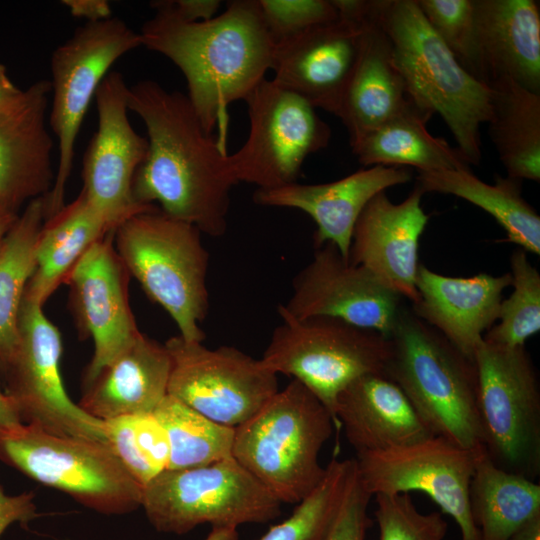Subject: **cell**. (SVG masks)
<instances>
[{
    "instance_id": "obj_36",
    "label": "cell",
    "mask_w": 540,
    "mask_h": 540,
    "mask_svg": "<svg viewBox=\"0 0 540 540\" xmlns=\"http://www.w3.org/2000/svg\"><path fill=\"white\" fill-rule=\"evenodd\" d=\"M355 459H333L317 486L292 514L272 526L259 540H322L341 504L355 471Z\"/></svg>"
},
{
    "instance_id": "obj_27",
    "label": "cell",
    "mask_w": 540,
    "mask_h": 540,
    "mask_svg": "<svg viewBox=\"0 0 540 540\" xmlns=\"http://www.w3.org/2000/svg\"><path fill=\"white\" fill-rule=\"evenodd\" d=\"M171 357L164 344L140 333L89 383L78 405L101 421L151 414L166 397Z\"/></svg>"
},
{
    "instance_id": "obj_26",
    "label": "cell",
    "mask_w": 540,
    "mask_h": 540,
    "mask_svg": "<svg viewBox=\"0 0 540 540\" xmlns=\"http://www.w3.org/2000/svg\"><path fill=\"white\" fill-rule=\"evenodd\" d=\"M334 416L356 454L434 436L401 388L382 373L363 375L350 383L337 397Z\"/></svg>"
},
{
    "instance_id": "obj_12",
    "label": "cell",
    "mask_w": 540,
    "mask_h": 540,
    "mask_svg": "<svg viewBox=\"0 0 540 540\" xmlns=\"http://www.w3.org/2000/svg\"><path fill=\"white\" fill-rule=\"evenodd\" d=\"M43 306L23 297L15 348L0 365L4 392L24 424L59 436L108 443L103 421L86 413L65 390L61 334Z\"/></svg>"
},
{
    "instance_id": "obj_10",
    "label": "cell",
    "mask_w": 540,
    "mask_h": 540,
    "mask_svg": "<svg viewBox=\"0 0 540 540\" xmlns=\"http://www.w3.org/2000/svg\"><path fill=\"white\" fill-rule=\"evenodd\" d=\"M474 363L483 449L499 468L535 480L540 473V388L525 346L483 340Z\"/></svg>"
},
{
    "instance_id": "obj_1",
    "label": "cell",
    "mask_w": 540,
    "mask_h": 540,
    "mask_svg": "<svg viewBox=\"0 0 540 540\" xmlns=\"http://www.w3.org/2000/svg\"><path fill=\"white\" fill-rule=\"evenodd\" d=\"M127 103L143 121L148 149L132 194L211 237L227 229L230 193L238 182L223 144L202 126L187 96L153 80L129 86Z\"/></svg>"
},
{
    "instance_id": "obj_28",
    "label": "cell",
    "mask_w": 540,
    "mask_h": 540,
    "mask_svg": "<svg viewBox=\"0 0 540 540\" xmlns=\"http://www.w3.org/2000/svg\"><path fill=\"white\" fill-rule=\"evenodd\" d=\"M109 232L80 192L75 200L45 220L24 297L44 305L85 251Z\"/></svg>"
},
{
    "instance_id": "obj_29",
    "label": "cell",
    "mask_w": 540,
    "mask_h": 540,
    "mask_svg": "<svg viewBox=\"0 0 540 540\" xmlns=\"http://www.w3.org/2000/svg\"><path fill=\"white\" fill-rule=\"evenodd\" d=\"M430 117L412 104L352 145V152L366 167L412 166L418 172L470 169L457 147L428 132Z\"/></svg>"
},
{
    "instance_id": "obj_13",
    "label": "cell",
    "mask_w": 540,
    "mask_h": 540,
    "mask_svg": "<svg viewBox=\"0 0 540 540\" xmlns=\"http://www.w3.org/2000/svg\"><path fill=\"white\" fill-rule=\"evenodd\" d=\"M245 102L249 134L230 155L238 182L257 189L297 182L306 158L327 147L329 125L310 103L272 79H264Z\"/></svg>"
},
{
    "instance_id": "obj_20",
    "label": "cell",
    "mask_w": 540,
    "mask_h": 540,
    "mask_svg": "<svg viewBox=\"0 0 540 540\" xmlns=\"http://www.w3.org/2000/svg\"><path fill=\"white\" fill-rule=\"evenodd\" d=\"M423 194L416 184L400 203L386 191L375 195L357 219L348 259L411 304L418 298L419 240L429 220L421 206Z\"/></svg>"
},
{
    "instance_id": "obj_7",
    "label": "cell",
    "mask_w": 540,
    "mask_h": 540,
    "mask_svg": "<svg viewBox=\"0 0 540 540\" xmlns=\"http://www.w3.org/2000/svg\"><path fill=\"white\" fill-rule=\"evenodd\" d=\"M0 460L98 513L122 515L141 507L143 487L106 442L20 423L0 430Z\"/></svg>"
},
{
    "instance_id": "obj_16",
    "label": "cell",
    "mask_w": 540,
    "mask_h": 540,
    "mask_svg": "<svg viewBox=\"0 0 540 540\" xmlns=\"http://www.w3.org/2000/svg\"><path fill=\"white\" fill-rule=\"evenodd\" d=\"M129 86L110 71L96 94L98 126L83 157L81 193L114 231L131 216L156 205H140L132 194L134 175L145 159L148 141L128 118Z\"/></svg>"
},
{
    "instance_id": "obj_14",
    "label": "cell",
    "mask_w": 540,
    "mask_h": 540,
    "mask_svg": "<svg viewBox=\"0 0 540 540\" xmlns=\"http://www.w3.org/2000/svg\"><path fill=\"white\" fill-rule=\"evenodd\" d=\"M164 345L171 357L168 395L221 425H241L279 390L277 374L234 347L208 348L179 335Z\"/></svg>"
},
{
    "instance_id": "obj_23",
    "label": "cell",
    "mask_w": 540,
    "mask_h": 540,
    "mask_svg": "<svg viewBox=\"0 0 540 540\" xmlns=\"http://www.w3.org/2000/svg\"><path fill=\"white\" fill-rule=\"evenodd\" d=\"M510 285V273L452 277L420 264L416 276L418 298L411 310L474 360L484 334L499 318L503 292Z\"/></svg>"
},
{
    "instance_id": "obj_44",
    "label": "cell",
    "mask_w": 540,
    "mask_h": 540,
    "mask_svg": "<svg viewBox=\"0 0 540 540\" xmlns=\"http://www.w3.org/2000/svg\"><path fill=\"white\" fill-rule=\"evenodd\" d=\"M70 14L87 22H97L112 17L110 4L106 0H63Z\"/></svg>"
},
{
    "instance_id": "obj_21",
    "label": "cell",
    "mask_w": 540,
    "mask_h": 540,
    "mask_svg": "<svg viewBox=\"0 0 540 540\" xmlns=\"http://www.w3.org/2000/svg\"><path fill=\"white\" fill-rule=\"evenodd\" d=\"M50 93V81L39 80L0 105V208L15 214L53 187Z\"/></svg>"
},
{
    "instance_id": "obj_32",
    "label": "cell",
    "mask_w": 540,
    "mask_h": 540,
    "mask_svg": "<svg viewBox=\"0 0 540 540\" xmlns=\"http://www.w3.org/2000/svg\"><path fill=\"white\" fill-rule=\"evenodd\" d=\"M489 135L507 176L540 180V94L509 79L488 85Z\"/></svg>"
},
{
    "instance_id": "obj_39",
    "label": "cell",
    "mask_w": 540,
    "mask_h": 540,
    "mask_svg": "<svg viewBox=\"0 0 540 540\" xmlns=\"http://www.w3.org/2000/svg\"><path fill=\"white\" fill-rule=\"evenodd\" d=\"M416 3L456 60L475 77L473 0H416Z\"/></svg>"
},
{
    "instance_id": "obj_11",
    "label": "cell",
    "mask_w": 540,
    "mask_h": 540,
    "mask_svg": "<svg viewBox=\"0 0 540 540\" xmlns=\"http://www.w3.org/2000/svg\"><path fill=\"white\" fill-rule=\"evenodd\" d=\"M140 46L139 32L112 16L86 22L53 51L48 124L58 143V165L53 187L45 197L46 218L65 205L77 137L99 85L120 57Z\"/></svg>"
},
{
    "instance_id": "obj_48",
    "label": "cell",
    "mask_w": 540,
    "mask_h": 540,
    "mask_svg": "<svg viewBox=\"0 0 540 540\" xmlns=\"http://www.w3.org/2000/svg\"><path fill=\"white\" fill-rule=\"evenodd\" d=\"M204 540H239V534L235 528L213 527Z\"/></svg>"
},
{
    "instance_id": "obj_5",
    "label": "cell",
    "mask_w": 540,
    "mask_h": 540,
    "mask_svg": "<svg viewBox=\"0 0 540 540\" xmlns=\"http://www.w3.org/2000/svg\"><path fill=\"white\" fill-rule=\"evenodd\" d=\"M334 419L297 380L235 427L232 457L281 503L298 504L322 479L319 462Z\"/></svg>"
},
{
    "instance_id": "obj_38",
    "label": "cell",
    "mask_w": 540,
    "mask_h": 540,
    "mask_svg": "<svg viewBox=\"0 0 540 540\" xmlns=\"http://www.w3.org/2000/svg\"><path fill=\"white\" fill-rule=\"evenodd\" d=\"M380 540H444L448 524L441 512L422 513L409 493L375 495Z\"/></svg>"
},
{
    "instance_id": "obj_46",
    "label": "cell",
    "mask_w": 540,
    "mask_h": 540,
    "mask_svg": "<svg viewBox=\"0 0 540 540\" xmlns=\"http://www.w3.org/2000/svg\"><path fill=\"white\" fill-rule=\"evenodd\" d=\"M21 91L10 79L6 67L0 63V105L13 100Z\"/></svg>"
},
{
    "instance_id": "obj_2",
    "label": "cell",
    "mask_w": 540,
    "mask_h": 540,
    "mask_svg": "<svg viewBox=\"0 0 540 540\" xmlns=\"http://www.w3.org/2000/svg\"><path fill=\"white\" fill-rule=\"evenodd\" d=\"M139 32L142 46L173 62L187 83V98L210 134L227 107L246 100L271 70L275 43L258 0H233L210 20L187 22L161 1Z\"/></svg>"
},
{
    "instance_id": "obj_43",
    "label": "cell",
    "mask_w": 540,
    "mask_h": 540,
    "mask_svg": "<svg viewBox=\"0 0 540 540\" xmlns=\"http://www.w3.org/2000/svg\"><path fill=\"white\" fill-rule=\"evenodd\" d=\"M174 15L187 22H201L216 16L219 0H161Z\"/></svg>"
},
{
    "instance_id": "obj_49",
    "label": "cell",
    "mask_w": 540,
    "mask_h": 540,
    "mask_svg": "<svg viewBox=\"0 0 540 540\" xmlns=\"http://www.w3.org/2000/svg\"><path fill=\"white\" fill-rule=\"evenodd\" d=\"M18 214L0 208V248Z\"/></svg>"
},
{
    "instance_id": "obj_15",
    "label": "cell",
    "mask_w": 540,
    "mask_h": 540,
    "mask_svg": "<svg viewBox=\"0 0 540 540\" xmlns=\"http://www.w3.org/2000/svg\"><path fill=\"white\" fill-rule=\"evenodd\" d=\"M478 449L431 436L402 447L357 454L355 462L358 477L371 496L423 492L455 521L461 540H479L469 505Z\"/></svg>"
},
{
    "instance_id": "obj_30",
    "label": "cell",
    "mask_w": 540,
    "mask_h": 540,
    "mask_svg": "<svg viewBox=\"0 0 540 540\" xmlns=\"http://www.w3.org/2000/svg\"><path fill=\"white\" fill-rule=\"evenodd\" d=\"M522 181L495 175L485 183L471 169L418 172L416 184L426 192L462 198L489 213L505 230V241L527 253L540 254V216L523 198Z\"/></svg>"
},
{
    "instance_id": "obj_34",
    "label": "cell",
    "mask_w": 540,
    "mask_h": 540,
    "mask_svg": "<svg viewBox=\"0 0 540 540\" xmlns=\"http://www.w3.org/2000/svg\"><path fill=\"white\" fill-rule=\"evenodd\" d=\"M153 414L168 438L167 469L200 467L232 457L235 428L205 417L168 394Z\"/></svg>"
},
{
    "instance_id": "obj_22",
    "label": "cell",
    "mask_w": 540,
    "mask_h": 540,
    "mask_svg": "<svg viewBox=\"0 0 540 540\" xmlns=\"http://www.w3.org/2000/svg\"><path fill=\"white\" fill-rule=\"evenodd\" d=\"M411 176L407 167L371 166L329 183L293 182L257 189L253 200L261 206L305 212L316 224L315 248L331 243L348 260L354 227L365 206L378 193L407 183Z\"/></svg>"
},
{
    "instance_id": "obj_17",
    "label": "cell",
    "mask_w": 540,
    "mask_h": 540,
    "mask_svg": "<svg viewBox=\"0 0 540 540\" xmlns=\"http://www.w3.org/2000/svg\"><path fill=\"white\" fill-rule=\"evenodd\" d=\"M292 287L288 302L278 308L281 317H332L387 338L405 307L404 298L364 267L344 259L331 243L316 247Z\"/></svg>"
},
{
    "instance_id": "obj_18",
    "label": "cell",
    "mask_w": 540,
    "mask_h": 540,
    "mask_svg": "<svg viewBox=\"0 0 540 540\" xmlns=\"http://www.w3.org/2000/svg\"><path fill=\"white\" fill-rule=\"evenodd\" d=\"M339 17L275 47L272 80L336 117L362 47V0H346Z\"/></svg>"
},
{
    "instance_id": "obj_33",
    "label": "cell",
    "mask_w": 540,
    "mask_h": 540,
    "mask_svg": "<svg viewBox=\"0 0 540 540\" xmlns=\"http://www.w3.org/2000/svg\"><path fill=\"white\" fill-rule=\"evenodd\" d=\"M45 220L44 197L32 200L18 214L0 248V365L17 342L20 308Z\"/></svg>"
},
{
    "instance_id": "obj_25",
    "label": "cell",
    "mask_w": 540,
    "mask_h": 540,
    "mask_svg": "<svg viewBox=\"0 0 540 540\" xmlns=\"http://www.w3.org/2000/svg\"><path fill=\"white\" fill-rule=\"evenodd\" d=\"M379 2L363 0L361 52L338 115L351 146L413 104L393 61L391 43L380 22Z\"/></svg>"
},
{
    "instance_id": "obj_8",
    "label": "cell",
    "mask_w": 540,
    "mask_h": 540,
    "mask_svg": "<svg viewBox=\"0 0 540 540\" xmlns=\"http://www.w3.org/2000/svg\"><path fill=\"white\" fill-rule=\"evenodd\" d=\"M281 502L233 457L186 469H166L143 487L141 507L162 533L183 535L199 525L235 528L266 523Z\"/></svg>"
},
{
    "instance_id": "obj_47",
    "label": "cell",
    "mask_w": 540,
    "mask_h": 540,
    "mask_svg": "<svg viewBox=\"0 0 540 540\" xmlns=\"http://www.w3.org/2000/svg\"><path fill=\"white\" fill-rule=\"evenodd\" d=\"M508 540H540V515L518 529Z\"/></svg>"
},
{
    "instance_id": "obj_24",
    "label": "cell",
    "mask_w": 540,
    "mask_h": 540,
    "mask_svg": "<svg viewBox=\"0 0 540 540\" xmlns=\"http://www.w3.org/2000/svg\"><path fill=\"white\" fill-rule=\"evenodd\" d=\"M475 77L509 79L540 94V10L535 0H473Z\"/></svg>"
},
{
    "instance_id": "obj_4",
    "label": "cell",
    "mask_w": 540,
    "mask_h": 540,
    "mask_svg": "<svg viewBox=\"0 0 540 540\" xmlns=\"http://www.w3.org/2000/svg\"><path fill=\"white\" fill-rule=\"evenodd\" d=\"M389 339L385 375L401 388L431 433L465 449L482 447L474 360L406 307Z\"/></svg>"
},
{
    "instance_id": "obj_41",
    "label": "cell",
    "mask_w": 540,
    "mask_h": 540,
    "mask_svg": "<svg viewBox=\"0 0 540 540\" xmlns=\"http://www.w3.org/2000/svg\"><path fill=\"white\" fill-rule=\"evenodd\" d=\"M371 497L355 468L338 511L322 540H365L372 525L368 516Z\"/></svg>"
},
{
    "instance_id": "obj_45",
    "label": "cell",
    "mask_w": 540,
    "mask_h": 540,
    "mask_svg": "<svg viewBox=\"0 0 540 540\" xmlns=\"http://www.w3.org/2000/svg\"><path fill=\"white\" fill-rule=\"evenodd\" d=\"M20 423L22 422L20 421L16 409L10 398L2 390L0 382V430Z\"/></svg>"
},
{
    "instance_id": "obj_31",
    "label": "cell",
    "mask_w": 540,
    "mask_h": 540,
    "mask_svg": "<svg viewBox=\"0 0 540 540\" xmlns=\"http://www.w3.org/2000/svg\"><path fill=\"white\" fill-rule=\"evenodd\" d=\"M469 505L479 540H508L540 515V485L499 468L481 447L476 452Z\"/></svg>"
},
{
    "instance_id": "obj_40",
    "label": "cell",
    "mask_w": 540,
    "mask_h": 540,
    "mask_svg": "<svg viewBox=\"0 0 540 540\" xmlns=\"http://www.w3.org/2000/svg\"><path fill=\"white\" fill-rule=\"evenodd\" d=\"M275 46L339 17L333 0H258Z\"/></svg>"
},
{
    "instance_id": "obj_6",
    "label": "cell",
    "mask_w": 540,
    "mask_h": 540,
    "mask_svg": "<svg viewBox=\"0 0 540 540\" xmlns=\"http://www.w3.org/2000/svg\"><path fill=\"white\" fill-rule=\"evenodd\" d=\"M113 244L129 275L174 320L179 336L202 342L209 255L200 230L154 206L120 224Z\"/></svg>"
},
{
    "instance_id": "obj_19",
    "label": "cell",
    "mask_w": 540,
    "mask_h": 540,
    "mask_svg": "<svg viewBox=\"0 0 540 540\" xmlns=\"http://www.w3.org/2000/svg\"><path fill=\"white\" fill-rule=\"evenodd\" d=\"M114 231L93 243L68 274L77 325L94 343L84 384L116 358L141 332L128 302L129 273L113 244Z\"/></svg>"
},
{
    "instance_id": "obj_3",
    "label": "cell",
    "mask_w": 540,
    "mask_h": 540,
    "mask_svg": "<svg viewBox=\"0 0 540 540\" xmlns=\"http://www.w3.org/2000/svg\"><path fill=\"white\" fill-rule=\"evenodd\" d=\"M379 17L412 103L430 116L438 113L468 163L479 165L480 126L491 112L490 87L461 66L416 0H380Z\"/></svg>"
},
{
    "instance_id": "obj_35",
    "label": "cell",
    "mask_w": 540,
    "mask_h": 540,
    "mask_svg": "<svg viewBox=\"0 0 540 540\" xmlns=\"http://www.w3.org/2000/svg\"><path fill=\"white\" fill-rule=\"evenodd\" d=\"M103 426L111 450L142 487L167 469L169 442L153 413L104 420Z\"/></svg>"
},
{
    "instance_id": "obj_37",
    "label": "cell",
    "mask_w": 540,
    "mask_h": 540,
    "mask_svg": "<svg viewBox=\"0 0 540 540\" xmlns=\"http://www.w3.org/2000/svg\"><path fill=\"white\" fill-rule=\"evenodd\" d=\"M512 293L502 299L499 322L483 337L484 341L508 346H525V342L540 330V274L522 248L510 258Z\"/></svg>"
},
{
    "instance_id": "obj_9",
    "label": "cell",
    "mask_w": 540,
    "mask_h": 540,
    "mask_svg": "<svg viewBox=\"0 0 540 540\" xmlns=\"http://www.w3.org/2000/svg\"><path fill=\"white\" fill-rule=\"evenodd\" d=\"M281 318L261 362L303 384L335 422L337 397L350 383L363 375L385 374L391 342L380 333L326 316Z\"/></svg>"
},
{
    "instance_id": "obj_42",
    "label": "cell",
    "mask_w": 540,
    "mask_h": 540,
    "mask_svg": "<svg viewBox=\"0 0 540 540\" xmlns=\"http://www.w3.org/2000/svg\"><path fill=\"white\" fill-rule=\"evenodd\" d=\"M37 516L32 492L8 495L0 486V537L10 525L26 526Z\"/></svg>"
}]
</instances>
